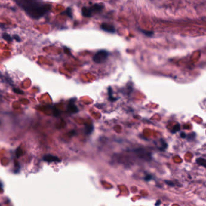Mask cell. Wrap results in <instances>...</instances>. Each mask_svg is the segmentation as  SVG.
<instances>
[{"instance_id": "cell-1", "label": "cell", "mask_w": 206, "mask_h": 206, "mask_svg": "<svg viewBox=\"0 0 206 206\" xmlns=\"http://www.w3.org/2000/svg\"><path fill=\"white\" fill-rule=\"evenodd\" d=\"M21 8L30 18L38 20L51 11V5L41 2H35L27 5Z\"/></svg>"}, {"instance_id": "cell-2", "label": "cell", "mask_w": 206, "mask_h": 206, "mask_svg": "<svg viewBox=\"0 0 206 206\" xmlns=\"http://www.w3.org/2000/svg\"><path fill=\"white\" fill-rule=\"evenodd\" d=\"M104 5L103 4H95L90 7H84L82 8V15L86 18H91L93 15L100 13L103 11Z\"/></svg>"}, {"instance_id": "cell-3", "label": "cell", "mask_w": 206, "mask_h": 206, "mask_svg": "<svg viewBox=\"0 0 206 206\" xmlns=\"http://www.w3.org/2000/svg\"><path fill=\"white\" fill-rule=\"evenodd\" d=\"M109 56V53L106 50H100L98 51L93 57V60L97 63L104 62Z\"/></svg>"}, {"instance_id": "cell-4", "label": "cell", "mask_w": 206, "mask_h": 206, "mask_svg": "<svg viewBox=\"0 0 206 206\" xmlns=\"http://www.w3.org/2000/svg\"><path fill=\"white\" fill-rule=\"evenodd\" d=\"M101 30H104V32L110 33H115V29L114 26L110 24L107 23H103L101 25Z\"/></svg>"}, {"instance_id": "cell-5", "label": "cell", "mask_w": 206, "mask_h": 206, "mask_svg": "<svg viewBox=\"0 0 206 206\" xmlns=\"http://www.w3.org/2000/svg\"><path fill=\"white\" fill-rule=\"evenodd\" d=\"M43 160L45 161L48 162V163H51V162H60V159L59 158H58L56 156L51 155V154H47L45 155L44 157H43Z\"/></svg>"}, {"instance_id": "cell-6", "label": "cell", "mask_w": 206, "mask_h": 206, "mask_svg": "<svg viewBox=\"0 0 206 206\" xmlns=\"http://www.w3.org/2000/svg\"><path fill=\"white\" fill-rule=\"evenodd\" d=\"M14 1L18 4V6L22 8L24 6H26L27 5H29L35 2H40L41 0H14Z\"/></svg>"}, {"instance_id": "cell-7", "label": "cell", "mask_w": 206, "mask_h": 206, "mask_svg": "<svg viewBox=\"0 0 206 206\" xmlns=\"http://www.w3.org/2000/svg\"><path fill=\"white\" fill-rule=\"evenodd\" d=\"M68 109H69V112H71V113H75L78 112V109H77V106L74 104H69V105L68 106Z\"/></svg>"}, {"instance_id": "cell-8", "label": "cell", "mask_w": 206, "mask_h": 206, "mask_svg": "<svg viewBox=\"0 0 206 206\" xmlns=\"http://www.w3.org/2000/svg\"><path fill=\"white\" fill-rule=\"evenodd\" d=\"M196 163L199 165H201V166H202L206 168V160L205 159H204L202 158H198L196 160Z\"/></svg>"}, {"instance_id": "cell-9", "label": "cell", "mask_w": 206, "mask_h": 206, "mask_svg": "<svg viewBox=\"0 0 206 206\" xmlns=\"http://www.w3.org/2000/svg\"><path fill=\"white\" fill-rule=\"evenodd\" d=\"M140 32L145 35V36L148 37H151L154 35V32H151V31H146V30H140Z\"/></svg>"}, {"instance_id": "cell-10", "label": "cell", "mask_w": 206, "mask_h": 206, "mask_svg": "<svg viewBox=\"0 0 206 206\" xmlns=\"http://www.w3.org/2000/svg\"><path fill=\"white\" fill-rule=\"evenodd\" d=\"M94 130V127L92 125H88L85 128V132L87 134H91Z\"/></svg>"}, {"instance_id": "cell-11", "label": "cell", "mask_w": 206, "mask_h": 206, "mask_svg": "<svg viewBox=\"0 0 206 206\" xmlns=\"http://www.w3.org/2000/svg\"><path fill=\"white\" fill-rule=\"evenodd\" d=\"M3 38L4 39H5L6 41H7L8 42H12V38H11V36L7 33H4L3 35Z\"/></svg>"}, {"instance_id": "cell-12", "label": "cell", "mask_w": 206, "mask_h": 206, "mask_svg": "<svg viewBox=\"0 0 206 206\" xmlns=\"http://www.w3.org/2000/svg\"><path fill=\"white\" fill-rule=\"evenodd\" d=\"M180 130V125L179 124H177L173 127L172 130H171V132L172 133H175L176 132Z\"/></svg>"}, {"instance_id": "cell-13", "label": "cell", "mask_w": 206, "mask_h": 206, "mask_svg": "<svg viewBox=\"0 0 206 206\" xmlns=\"http://www.w3.org/2000/svg\"><path fill=\"white\" fill-rule=\"evenodd\" d=\"M64 14L67 15L69 17L72 18V10L71 8H68L67 10L64 12Z\"/></svg>"}, {"instance_id": "cell-14", "label": "cell", "mask_w": 206, "mask_h": 206, "mask_svg": "<svg viewBox=\"0 0 206 206\" xmlns=\"http://www.w3.org/2000/svg\"><path fill=\"white\" fill-rule=\"evenodd\" d=\"M23 154V151L21 149V148L20 147H19L17 149V150L16 151V155H17V157H21Z\"/></svg>"}, {"instance_id": "cell-15", "label": "cell", "mask_w": 206, "mask_h": 206, "mask_svg": "<svg viewBox=\"0 0 206 206\" xmlns=\"http://www.w3.org/2000/svg\"><path fill=\"white\" fill-rule=\"evenodd\" d=\"M161 143H162V145H161V147L160 149L163 151V150H164L167 148L168 145L164 141H161Z\"/></svg>"}, {"instance_id": "cell-16", "label": "cell", "mask_w": 206, "mask_h": 206, "mask_svg": "<svg viewBox=\"0 0 206 206\" xmlns=\"http://www.w3.org/2000/svg\"><path fill=\"white\" fill-rule=\"evenodd\" d=\"M14 92H15L16 94H21V95H23V94H24V92L23 91H21V90H20V89H14Z\"/></svg>"}, {"instance_id": "cell-17", "label": "cell", "mask_w": 206, "mask_h": 206, "mask_svg": "<svg viewBox=\"0 0 206 206\" xmlns=\"http://www.w3.org/2000/svg\"><path fill=\"white\" fill-rule=\"evenodd\" d=\"M165 182H166V183L167 184H168V185L170 186H175L174 182H172V181H165Z\"/></svg>"}, {"instance_id": "cell-18", "label": "cell", "mask_w": 206, "mask_h": 206, "mask_svg": "<svg viewBox=\"0 0 206 206\" xmlns=\"http://www.w3.org/2000/svg\"><path fill=\"white\" fill-rule=\"evenodd\" d=\"M14 39H15L17 42H21V41L20 38L19 37V36H18V35H14Z\"/></svg>"}, {"instance_id": "cell-19", "label": "cell", "mask_w": 206, "mask_h": 206, "mask_svg": "<svg viewBox=\"0 0 206 206\" xmlns=\"http://www.w3.org/2000/svg\"><path fill=\"white\" fill-rule=\"evenodd\" d=\"M151 178H152V176H151V175H147L145 177V180H146V181H149V180H151Z\"/></svg>"}, {"instance_id": "cell-20", "label": "cell", "mask_w": 206, "mask_h": 206, "mask_svg": "<svg viewBox=\"0 0 206 206\" xmlns=\"http://www.w3.org/2000/svg\"><path fill=\"white\" fill-rule=\"evenodd\" d=\"M180 136H181V137H183V138H186V137H187V135H186L185 133H181V134H180Z\"/></svg>"}, {"instance_id": "cell-21", "label": "cell", "mask_w": 206, "mask_h": 206, "mask_svg": "<svg viewBox=\"0 0 206 206\" xmlns=\"http://www.w3.org/2000/svg\"><path fill=\"white\" fill-rule=\"evenodd\" d=\"M160 204H161V201L160 200H158L157 201V202L155 203V206H159L160 205Z\"/></svg>"}, {"instance_id": "cell-22", "label": "cell", "mask_w": 206, "mask_h": 206, "mask_svg": "<svg viewBox=\"0 0 206 206\" xmlns=\"http://www.w3.org/2000/svg\"><path fill=\"white\" fill-rule=\"evenodd\" d=\"M2 188H3V184H2L1 182H0V190H2Z\"/></svg>"}, {"instance_id": "cell-23", "label": "cell", "mask_w": 206, "mask_h": 206, "mask_svg": "<svg viewBox=\"0 0 206 206\" xmlns=\"http://www.w3.org/2000/svg\"><path fill=\"white\" fill-rule=\"evenodd\" d=\"M2 77V73H1V72H0V78H1Z\"/></svg>"}, {"instance_id": "cell-24", "label": "cell", "mask_w": 206, "mask_h": 206, "mask_svg": "<svg viewBox=\"0 0 206 206\" xmlns=\"http://www.w3.org/2000/svg\"><path fill=\"white\" fill-rule=\"evenodd\" d=\"M0 206H2V205H0Z\"/></svg>"}]
</instances>
